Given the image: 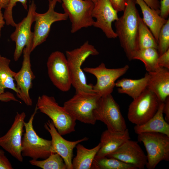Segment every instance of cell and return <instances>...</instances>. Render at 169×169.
Here are the masks:
<instances>
[{"mask_svg": "<svg viewBox=\"0 0 169 169\" xmlns=\"http://www.w3.org/2000/svg\"><path fill=\"white\" fill-rule=\"evenodd\" d=\"M114 8L118 12H123L128 0H110Z\"/></svg>", "mask_w": 169, "mask_h": 169, "instance_id": "obj_34", "label": "cell"}, {"mask_svg": "<svg viewBox=\"0 0 169 169\" xmlns=\"http://www.w3.org/2000/svg\"><path fill=\"white\" fill-rule=\"evenodd\" d=\"M0 101L6 102L13 101L21 103L20 101L16 98L13 93L9 92H5L0 94Z\"/></svg>", "mask_w": 169, "mask_h": 169, "instance_id": "obj_35", "label": "cell"}, {"mask_svg": "<svg viewBox=\"0 0 169 169\" xmlns=\"http://www.w3.org/2000/svg\"><path fill=\"white\" fill-rule=\"evenodd\" d=\"M4 153V151L0 149V155Z\"/></svg>", "mask_w": 169, "mask_h": 169, "instance_id": "obj_42", "label": "cell"}, {"mask_svg": "<svg viewBox=\"0 0 169 169\" xmlns=\"http://www.w3.org/2000/svg\"><path fill=\"white\" fill-rule=\"evenodd\" d=\"M26 116L24 112H17L10 128L5 134L0 137V146L21 162L23 160L21 142Z\"/></svg>", "mask_w": 169, "mask_h": 169, "instance_id": "obj_14", "label": "cell"}, {"mask_svg": "<svg viewBox=\"0 0 169 169\" xmlns=\"http://www.w3.org/2000/svg\"><path fill=\"white\" fill-rule=\"evenodd\" d=\"M65 53L71 77L72 85L75 88L76 92H94L93 89V85L87 83L85 76L81 66L89 57L98 55V51L87 41L79 47L66 51Z\"/></svg>", "mask_w": 169, "mask_h": 169, "instance_id": "obj_2", "label": "cell"}, {"mask_svg": "<svg viewBox=\"0 0 169 169\" xmlns=\"http://www.w3.org/2000/svg\"><path fill=\"white\" fill-rule=\"evenodd\" d=\"M93 2L94 3H96L99 0H90Z\"/></svg>", "mask_w": 169, "mask_h": 169, "instance_id": "obj_41", "label": "cell"}, {"mask_svg": "<svg viewBox=\"0 0 169 169\" xmlns=\"http://www.w3.org/2000/svg\"><path fill=\"white\" fill-rule=\"evenodd\" d=\"M159 54L157 49L150 48L138 49L134 52L131 56V60L137 59L144 64L148 72L155 71L159 67L157 61Z\"/></svg>", "mask_w": 169, "mask_h": 169, "instance_id": "obj_26", "label": "cell"}, {"mask_svg": "<svg viewBox=\"0 0 169 169\" xmlns=\"http://www.w3.org/2000/svg\"><path fill=\"white\" fill-rule=\"evenodd\" d=\"M9 0H0V9L6 8L9 2Z\"/></svg>", "mask_w": 169, "mask_h": 169, "instance_id": "obj_40", "label": "cell"}, {"mask_svg": "<svg viewBox=\"0 0 169 169\" xmlns=\"http://www.w3.org/2000/svg\"><path fill=\"white\" fill-rule=\"evenodd\" d=\"M6 24L5 21L2 9H0V38L1 37V31L2 28Z\"/></svg>", "mask_w": 169, "mask_h": 169, "instance_id": "obj_39", "label": "cell"}, {"mask_svg": "<svg viewBox=\"0 0 169 169\" xmlns=\"http://www.w3.org/2000/svg\"><path fill=\"white\" fill-rule=\"evenodd\" d=\"M160 15L163 18L167 19L169 15V0L160 1Z\"/></svg>", "mask_w": 169, "mask_h": 169, "instance_id": "obj_32", "label": "cell"}, {"mask_svg": "<svg viewBox=\"0 0 169 169\" xmlns=\"http://www.w3.org/2000/svg\"><path fill=\"white\" fill-rule=\"evenodd\" d=\"M137 135L138 141L142 142L147 152V168L154 169L161 161H169V136L158 132Z\"/></svg>", "mask_w": 169, "mask_h": 169, "instance_id": "obj_6", "label": "cell"}, {"mask_svg": "<svg viewBox=\"0 0 169 169\" xmlns=\"http://www.w3.org/2000/svg\"><path fill=\"white\" fill-rule=\"evenodd\" d=\"M129 69L128 65L120 68L109 69L104 63H101L95 67H85L83 70L95 77L97 82L93 85V89L95 93L102 97L111 94L116 81L125 74Z\"/></svg>", "mask_w": 169, "mask_h": 169, "instance_id": "obj_11", "label": "cell"}, {"mask_svg": "<svg viewBox=\"0 0 169 169\" xmlns=\"http://www.w3.org/2000/svg\"><path fill=\"white\" fill-rule=\"evenodd\" d=\"M149 78L147 72L143 77L139 79L122 78L115 82V86L118 88L119 93L126 94L133 100L147 88Z\"/></svg>", "mask_w": 169, "mask_h": 169, "instance_id": "obj_23", "label": "cell"}, {"mask_svg": "<svg viewBox=\"0 0 169 169\" xmlns=\"http://www.w3.org/2000/svg\"><path fill=\"white\" fill-rule=\"evenodd\" d=\"M161 103L156 95L147 88L130 105L127 118L136 125L143 124L155 115Z\"/></svg>", "mask_w": 169, "mask_h": 169, "instance_id": "obj_8", "label": "cell"}, {"mask_svg": "<svg viewBox=\"0 0 169 169\" xmlns=\"http://www.w3.org/2000/svg\"><path fill=\"white\" fill-rule=\"evenodd\" d=\"M93 113L96 121L103 122L111 131L123 132L127 129L120 106L111 94L100 97Z\"/></svg>", "mask_w": 169, "mask_h": 169, "instance_id": "obj_7", "label": "cell"}, {"mask_svg": "<svg viewBox=\"0 0 169 169\" xmlns=\"http://www.w3.org/2000/svg\"><path fill=\"white\" fill-rule=\"evenodd\" d=\"M164 103H160L155 115L145 123L135 125V133L137 134L145 132H158L169 136V124L164 119L163 116Z\"/></svg>", "mask_w": 169, "mask_h": 169, "instance_id": "obj_22", "label": "cell"}, {"mask_svg": "<svg viewBox=\"0 0 169 169\" xmlns=\"http://www.w3.org/2000/svg\"><path fill=\"white\" fill-rule=\"evenodd\" d=\"M130 139L128 129L123 132H115L108 129L102 133L100 148L95 157L106 156L113 153L127 141Z\"/></svg>", "mask_w": 169, "mask_h": 169, "instance_id": "obj_19", "label": "cell"}, {"mask_svg": "<svg viewBox=\"0 0 169 169\" xmlns=\"http://www.w3.org/2000/svg\"><path fill=\"white\" fill-rule=\"evenodd\" d=\"M30 163L43 169H67L63 158L58 154L52 153L47 158L43 160L32 159Z\"/></svg>", "mask_w": 169, "mask_h": 169, "instance_id": "obj_29", "label": "cell"}, {"mask_svg": "<svg viewBox=\"0 0 169 169\" xmlns=\"http://www.w3.org/2000/svg\"><path fill=\"white\" fill-rule=\"evenodd\" d=\"M100 147V144L88 149L78 143L76 146V155L72 161L73 169H90L93 161Z\"/></svg>", "mask_w": 169, "mask_h": 169, "instance_id": "obj_24", "label": "cell"}, {"mask_svg": "<svg viewBox=\"0 0 169 169\" xmlns=\"http://www.w3.org/2000/svg\"><path fill=\"white\" fill-rule=\"evenodd\" d=\"M49 8L47 12L43 13L35 12V24L33 33V39L31 53L38 46L46 40L52 25L54 22L67 20L68 15L55 11V8L59 0H48Z\"/></svg>", "mask_w": 169, "mask_h": 169, "instance_id": "obj_10", "label": "cell"}, {"mask_svg": "<svg viewBox=\"0 0 169 169\" xmlns=\"http://www.w3.org/2000/svg\"><path fill=\"white\" fill-rule=\"evenodd\" d=\"M36 105L38 110L51 119L61 135L75 131L76 120L63 106L58 104L54 97L45 95L39 96Z\"/></svg>", "mask_w": 169, "mask_h": 169, "instance_id": "obj_3", "label": "cell"}, {"mask_svg": "<svg viewBox=\"0 0 169 169\" xmlns=\"http://www.w3.org/2000/svg\"><path fill=\"white\" fill-rule=\"evenodd\" d=\"M11 60L0 54V94L5 92L6 89L14 91L18 97L19 92L14 82V76L16 73L10 67Z\"/></svg>", "mask_w": 169, "mask_h": 169, "instance_id": "obj_25", "label": "cell"}, {"mask_svg": "<svg viewBox=\"0 0 169 169\" xmlns=\"http://www.w3.org/2000/svg\"><path fill=\"white\" fill-rule=\"evenodd\" d=\"M118 13L110 0H99L94 3L92 11V16L95 18L93 26L100 29L107 38H116L117 35L112 24L118 19Z\"/></svg>", "mask_w": 169, "mask_h": 169, "instance_id": "obj_16", "label": "cell"}, {"mask_svg": "<svg viewBox=\"0 0 169 169\" xmlns=\"http://www.w3.org/2000/svg\"><path fill=\"white\" fill-rule=\"evenodd\" d=\"M18 2L21 3L24 8L27 10V0H9L6 8L5 9L3 16L6 24L15 27L16 23L15 22L13 16V9Z\"/></svg>", "mask_w": 169, "mask_h": 169, "instance_id": "obj_31", "label": "cell"}, {"mask_svg": "<svg viewBox=\"0 0 169 169\" xmlns=\"http://www.w3.org/2000/svg\"><path fill=\"white\" fill-rule=\"evenodd\" d=\"M106 156L115 158L131 164L136 169H144L147 163L146 156L137 142L130 139Z\"/></svg>", "mask_w": 169, "mask_h": 169, "instance_id": "obj_18", "label": "cell"}, {"mask_svg": "<svg viewBox=\"0 0 169 169\" xmlns=\"http://www.w3.org/2000/svg\"><path fill=\"white\" fill-rule=\"evenodd\" d=\"M48 73L53 84L61 91L69 90L71 79L66 56L62 52L55 51L49 57L47 62Z\"/></svg>", "mask_w": 169, "mask_h": 169, "instance_id": "obj_12", "label": "cell"}, {"mask_svg": "<svg viewBox=\"0 0 169 169\" xmlns=\"http://www.w3.org/2000/svg\"><path fill=\"white\" fill-rule=\"evenodd\" d=\"M163 111L165 115V120L169 123V96L167 98L164 102Z\"/></svg>", "mask_w": 169, "mask_h": 169, "instance_id": "obj_38", "label": "cell"}, {"mask_svg": "<svg viewBox=\"0 0 169 169\" xmlns=\"http://www.w3.org/2000/svg\"><path fill=\"white\" fill-rule=\"evenodd\" d=\"M138 49L150 48H154L157 49H158L157 42L141 17L138 23Z\"/></svg>", "mask_w": 169, "mask_h": 169, "instance_id": "obj_27", "label": "cell"}, {"mask_svg": "<svg viewBox=\"0 0 169 169\" xmlns=\"http://www.w3.org/2000/svg\"><path fill=\"white\" fill-rule=\"evenodd\" d=\"M91 169H136L133 165L117 159L105 156L95 158Z\"/></svg>", "mask_w": 169, "mask_h": 169, "instance_id": "obj_28", "label": "cell"}, {"mask_svg": "<svg viewBox=\"0 0 169 169\" xmlns=\"http://www.w3.org/2000/svg\"><path fill=\"white\" fill-rule=\"evenodd\" d=\"M100 97L94 92H76L72 97L64 102L63 106L76 120L94 125L96 121L93 111Z\"/></svg>", "mask_w": 169, "mask_h": 169, "instance_id": "obj_5", "label": "cell"}, {"mask_svg": "<svg viewBox=\"0 0 169 169\" xmlns=\"http://www.w3.org/2000/svg\"><path fill=\"white\" fill-rule=\"evenodd\" d=\"M169 49V19L163 25L160 31L158 42V49L159 55Z\"/></svg>", "mask_w": 169, "mask_h": 169, "instance_id": "obj_30", "label": "cell"}, {"mask_svg": "<svg viewBox=\"0 0 169 169\" xmlns=\"http://www.w3.org/2000/svg\"><path fill=\"white\" fill-rule=\"evenodd\" d=\"M32 46L25 47L23 51V61L20 70L16 72L14 76L16 82V87L19 92L18 97L27 106L32 105V100L30 96L29 90L32 88L33 81L35 78L31 68L30 54Z\"/></svg>", "mask_w": 169, "mask_h": 169, "instance_id": "obj_15", "label": "cell"}, {"mask_svg": "<svg viewBox=\"0 0 169 169\" xmlns=\"http://www.w3.org/2000/svg\"><path fill=\"white\" fill-rule=\"evenodd\" d=\"M10 161L5 155L4 153L0 155V169H12Z\"/></svg>", "mask_w": 169, "mask_h": 169, "instance_id": "obj_36", "label": "cell"}, {"mask_svg": "<svg viewBox=\"0 0 169 169\" xmlns=\"http://www.w3.org/2000/svg\"><path fill=\"white\" fill-rule=\"evenodd\" d=\"M148 73L147 88L156 95L161 103H164L169 96V69L159 67L155 71Z\"/></svg>", "mask_w": 169, "mask_h": 169, "instance_id": "obj_20", "label": "cell"}, {"mask_svg": "<svg viewBox=\"0 0 169 169\" xmlns=\"http://www.w3.org/2000/svg\"><path fill=\"white\" fill-rule=\"evenodd\" d=\"M151 8L159 10L160 1L158 0H142Z\"/></svg>", "mask_w": 169, "mask_h": 169, "instance_id": "obj_37", "label": "cell"}, {"mask_svg": "<svg viewBox=\"0 0 169 169\" xmlns=\"http://www.w3.org/2000/svg\"><path fill=\"white\" fill-rule=\"evenodd\" d=\"M38 110L36 105L28 121L24 122L25 132L23 135L21 142L23 157H29L34 160L45 159L52 153L51 140L40 137L33 128V122Z\"/></svg>", "mask_w": 169, "mask_h": 169, "instance_id": "obj_4", "label": "cell"}, {"mask_svg": "<svg viewBox=\"0 0 169 169\" xmlns=\"http://www.w3.org/2000/svg\"><path fill=\"white\" fill-rule=\"evenodd\" d=\"M64 13L71 23V32L93 26L94 20L92 11L94 3L90 0H59Z\"/></svg>", "mask_w": 169, "mask_h": 169, "instance_id": "obj_9", "label": "cell"}, {"mask_svg": "<svg viewBox=\"0 0 169 169\" xmlns=\"http://www.w3.org/2000/svg\"><path fill=\"white\" fill-rule=\"evenodd\" d=\"M44 127L50 135L52 140L51 151L58 154L63 158L67 169H73L72 161L74 149L79 143L87 141L84 137L75 141H70L64 138L58 132L51 120H49Z\"/></svg>", "mask_w": 169, "mask_h": 169, "instance_id": "obj_17", "label": "cell"}, {"mask_svg": "<svg viewBox=\"0 0 169 169\" xmlns=\"http://www.w3.org/2000/svg\"><path fill=\"white\" fill-rule=\"evenodd\" d=\"M159 67L169 69V49L162 54L159 55L157 61Z\"/></svg>", "mask_w": 169, "mask_h": 169, "instance_id": "obj_33", "label": "cell"}, {"mask_svg": "<svg viewBox=\"0 0 169 169\" xmlns=\"http://www.w3.org/2000/svg\"><path fill=\"white\" fill-rule=\"evenodd\" d=\"M36 10V5L34 1H32L29 5L27 15L16 24L14 31L10 35L11 39L15 43L13 54V59L15 61L19 59L25 46L31 45L32 47L33 33L31 31V27L35 21L34 13Z\"/></svg>", "mask_w": 169, "mask_h": 169, "instance_id": "obj_13", "label": "cell"}, {"mask_svg": "<svg viewBox=\"0 0 169 169\" xmlns=\"http://www.w3.org/2000/svg\"><path fill=\"white\" fill-rule=\"evenodd\" d=\"M140 7L143 15L142 20L149 29L158 43L160 31L167 19L160 15V10L151 8L142 0H135Z\"/></svg>", "mask_w": 169, "mask_h": 169, "instance_id": "obj_21", "label": "cell"}, {"mask_svg": "<svg viewBox=\"0 0 169 169\" xmlns=\"http://www.w3.org/2000/svg\"><path fill=\"white\" fill-rule=\"evenodd\" d=\"M135 0H128L123 15L115 21V33L127 58L138 49V32L139 13Z\"/></svg>", "mask_w": 169, "mask_h": 169, "instance_id": "obj_1", "label": "cell"}]
</instances>
